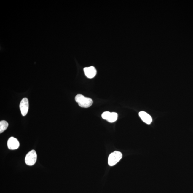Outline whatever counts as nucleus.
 <instances>
[{
    "mask_svg": "<svg viewBox=\"0 0 193 193\" xmlns=\"http://www.w3.org/2000/svg\"><path fill=\"white\" fill-rule=\"evenodd\" d=\"M7 146L9 149L11 150H15L18 148L20 146V143L17 139L12 137L8 139Z\"/></svg>",
    "mask_w": 193,
    "mask_h": 193,
    "instance_id": "nucleus-6",
    "label": "nucleus"
},
{
    "mask_svg": "<svg viewBox=\"0 0 193 193\" xmlns=\"http://www.w3.org/2000/svg\"><path fill=\"white\" fill-rule=\"evenodd\" d=\"M84 71L85 75L89 79H92L97 74L96 69L93 66L84 68Z\"/></svg>",
    "mask_w": 193,
    "mask_h": 193,
    "instance_id": "nucleus-7",
    "label": "nucleus"
},
{
    "mask_svg": "<svg viewBox=\"0 0 193 193\" xmlns=\"http://www.w3.org/2000/svg\"><path fill=\"white\" fill-rule=\"evenodd\" d=\"M8 126V123L6 121H1L0 122V133L4 131Z\"/></svg>",
    "mask_w": 193,
    "mask_h": 193,
    "instance_id": "nucleus-9",
    "label": "nucleus"
},
{
    "mask_svg": "<svg viewBox=\"0 0 193 193\" xmlns=\"http://www.w3.org/2000/svg\"><path fill=\"white\" fill-rule=\"evenodd\" d=\"M37 155L36 151L32 150L29 152L25 156V161L26 164L28 166H33L36 163Z\"/></svg>",
    "mask_w": 193,
    "mask_h": 193,
    "instance_id": "nucleus-3",
    "label": "nucleus"
},
{
    "mask_svg": "<svg viewBox=\"0 0 193 193\" xmlns=\"http://www.w3.org/2000/svg\"><path fill=\"white\" fill-rule=\"evenodd\" d=\"M20 108L23 116L26 115L29 109V101L28 99L24 98L21 101Z\"/></svg>",
    "mask_w": 193,
    "mask_h": 193,
    "instance_id": "nucleus-5",
    "label": "nucleus"
},
{
    "mask_svg": "<svg viewBox=\"0 0 193 193\" xmlns=\"http://www.w3.org/2000/svg\"><path fill=\"white\" fill-rule=\"evenodd\" d=\"M139 115L144 122L147 124H150L152 122V119L151 116L144 111H141L139 112Z\"/></svg>",
    "mask_w": 193,
    "mask_h": 193,
    "instance_id": "nucleus-8",
    "label": "nucleus"
},
{
    "mask_svg": "<svg viewBox=\"0 0 193 193\" xmlns=\"http://www.w3.org/2000/svg\"><path fill=\"white\" fill-rule=\"evenodd\" d=\"M102 117L104 119L106 120L109 122L113 123L117 121L118 115L117 113L105 112L103 113Z\"/></svg>",
    "mask_w": 193,
    "mask_h": 193,
    "instance_id": "nucleus-4",
    "label": "nucleus"
},
{
    "mask_svg": "<svg viewBox=\"0 0 193 193\" xmlns=\"http://www.w3.org/2000/svg\"><path fill=\"white\" fill-rule=\"evenodd\" d=\"M75 100L79 106L81 107H89L93 103V101L92 99L85 97L81 94L76 95L75 98Z\"/></svg>",
    "mask_w": 193,
    "mask_h": 193,
    "instance_id": "nucleus-1",
    "label": "nucleus"
},
{
    "mask_svg": "<svg viewBox=\"0 0 193 193\" xmlns=\"http://www.w3.org/2000/svg\"><path fill=\"white\" fill-rule=\"evenodd\" d=\"M122 157V154L120 152L115 151L110 154L108 158V164L112 166L119 162Z\"/></svg>",
    "mask_w": 193,
    "mask_h": 193,
    "instance_id": "nucleus-2",
    "label": "nucleus"
}]
</instances>
